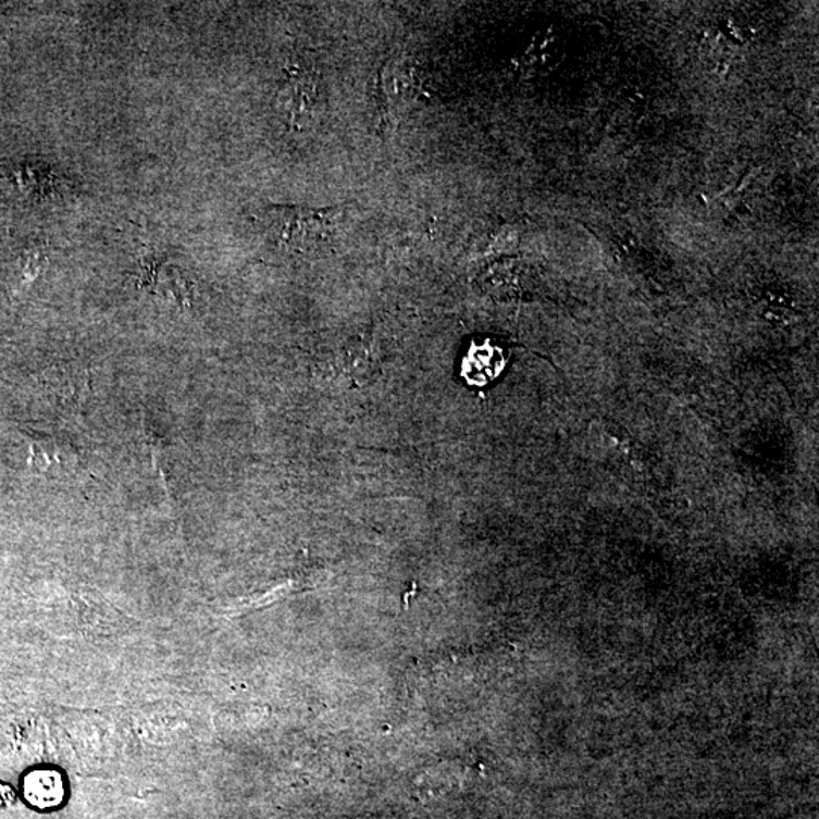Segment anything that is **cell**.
<instances>
[{"label": "cell", "instance_id": "obj_1", "mask_svg": "<svg viewBox=\"0 0 819 819\" xmlns=\"http://www.w3.org/2000/svg\"><path fill=\"white\" fill-rule=\"evenodd\" d=\"M344 211L340 209H303L273 207L266 211V234L284 251L307 253L321 251L337 238Z\"/></svg>", "mask_w": 819, "mask_h": 819}, {"label": "cell", "instance_id": "obj_2", "mask_svg": "<svg viewBox=\"0 0 819 819\" xmlns=\"http://www.w3.org/2000/svg\"><path fill=\"white\" fill-rule=\"evenodd\" d=\"M280 101L290 123L306 128L313 126L324 107L321 80L313 69L294 65L281 88Z\"/></svg>", "mask_w": 819, "mask_h": 819}, {"label": "cell", "instance_id": "obj_3", "mask_svg": "<svg viewBox=\"0 0 819 819\" xmlns=\"http://www.w3.org/2000/svg\"><path fill=\"white\" fill-rule=\"evenodd\" d=\"M41 382L53 406L65 413H78L90 395V376L79 364L53 367L45 371Z\"/></svg>", "mask_w": 819, "mask_h": 819}, {"label": "cell", "instance_id": "obj_4", "mask_svg": "<svg viewBox=\"0 0 819 819\" xmlns=\"http://www.w3.org/2000/svg\"><path fill=\"white\" fill-rule=\"evenodd\" d=\"M380 98L387 113H398L421 94L422 80L413 61L407 58H392L380 75Z\"/></svg>", "mask_w": 819, "mask_h": 819}, {"label": "cell", "instance_id": "obj_5", "mask_svg": "<svg viewBox=\"0 0 819 819\" xmlns=\"http://www.w3.org/2000/svg\"><path fill=\"white\" fill-rule=\"evenodd\" d=\"M502 367L504 357L499 349L480 346L469 352L464 361L463 374L469 376V382L484 384L496 379Z\"/></svg>", "mask_w": 819, "mask_h": 819}, {"label": "cell", "instance_id": "obj_6", "mask_svg": "<svg viewBox=\"0 0 819 819\" xmlns=\"http://www.w3.org/2000/svg\"><path fill=\"white\" fill-rule=\"evenodd\" d=\"M26 438H28L30 449V469L34 472H45L51 467L53 461V451H55V444L51 438L40 436V434H34L33 432H23Z\"/></svg>", "mask_w": 819, "mask_h": 819}, {"label": "cell", "instance_id": "obj_7", "mask_svg": "<svg viewBox=\"0 0 819 819\" xmlns=\"http://www.w3.org/2000/svg\"><path fill=\"white\" fill-rule=\"evenodd\" d=\"M33 798L44 799V805H52L61 797V784L52 775L45 774L40 779L33 780L30 783Z\"/></svg>", "mask_w": 819, "mask_h": 819}]
</instances>
